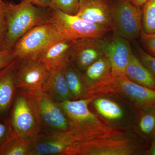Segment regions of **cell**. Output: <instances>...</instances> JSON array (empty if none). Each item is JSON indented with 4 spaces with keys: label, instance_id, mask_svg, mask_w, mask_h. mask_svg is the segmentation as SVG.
Returning a JSON list of instances; mask_svg holds the SVG:
<instances>
[{
    "label": "cell",
    "instance_id": "ba28073f",
    "mask_svg": "<svg viewBox=\"0 0 155 155\" xmlns=\"http://www.w3.org/2000/svg\"><path fill=\"white\" fill-rule=\"evenodd\" d=\"M134 150L130 140L113 137L75 142L64 155H128Z\"/></svg>",
    "mask_w": 155,
    "mask_h": 155
},
{
    "label": "cell",
    "instance_id": "e0dca14e",
    "mask_svg": "<svg viewBox=\"0 0 155 155\" xmlns=\"http://www.w3.org/2000/svg\"><path fill=\"white\" fill-rule=\"evenodd\" d=\"M18 59L3 69L0 76V113H5L11 105L16 86L15 70Z\"/></svg>",
    "mask_w": 155,
    "mask_h": 155
},
{
    "label": "cell",
    "instance_id": "7402d4cb",
    "mask_svg": "<svg viewBox=\"0 0 155 155\" xmlns=\"http://www.w3.org/2000/svg\"><path fill=\"white\" fill-rule=\"evenodd\" d=\"M98 112L102 116L110 120H116L122 118L123 112L117 104L111 100L100 98L94 101Z\"/></svg>",
    "mask_w": 155,
    "mask_h": 155
},
{
    "label": "cell",
    "instance_id": "9c48e42d",
    "mask_svg": "<svg viewBox=\"0 0 155 155\" xmlns=\"http://www.w3.org/2000/svg\"><path fill=\"white\" fill-rule=\"evenodd\" d=\"M50 71L38 60L18 59L15 70L16 88L28 91H45Z\"/></svg>",
    "mask_w": 155,
    "mask_h": 155
},
{
    "label": "cell",
    "instance_id": "ac0fdd59",
    "mask_svg": "<svg viewBox=\"0 0 155 155\" xmlns=\"http://www.w3.org/2000/svg\"><path fill=\"white\" fill-rule=\"evenodd\" d=\"M125 75L136 83L155 90V78L133 53L130 54Z\"/></svg>",
    "mask_w": 155,
    "mask_h": 155
},
{
    "label": "cell",
    "instance_id": "7a4b0ae2",
    "mask_svg": "<svg viewBox=\"0 0 155 155\" xmlns=\"http://www.w3.org/2000/svg\"><path fill=\"white\" fill-rule=\"evenodd\" d=\"M91 98L59 103L70 125L75 142L114 136V130L104 125L90 110Z\"/></svg>",
    "mask_w": 155,
    "mask_h": 155
},
{
    "label": "cell",
    "instance_id": "d4e9b609",
    "mask_svg": "<svg viewBox=\"0 0 155 155\" xmlns=\"http://www.w3.org/2000/svg\"><path fill=\"white\" fill-rule=\"evenodd\" d=\"M139 127L143 133L149 134L155 129V109L142 116L139 122Z\"/></svg>",
    "mask_w": 155,
    "mask_h": 155
},
{
    "label": "cell",
    "instance_id": "3957f363",
    "mask_svg": "<svg viewBox=\"0 0 155 155\" xmlns=\"http://www.w3.org/2000/svg\"><path fill=\"white\" fill-rule=\"evenodd\" d=\"M117 94H122L143 107L155 108V90L136 83L124 75H111L89 87L86 97L91 98L97 95Z\"/></svg>",
    "mask_w": 155,
    "mask_h": 155
},
{
    "label": "cell",
    "instance_id": "2e32d148",
    "mask_svg": "<svg viewBox=\"0 0 155 155\" xmlns=\"http://www.w3.org/2000/svg\"><path fill=\"white\" fill-rule=\"evenodd\" d=\"M44 92L58 103L73 100L64 74V67L50 71Z\"/></svg>",
    "mask_w": 155,
    "mask_h": 155
},
{
    "label": "cell",
    "instance_id": "83f0119b",
    "mask_svg": "<svg viewBox=\"0 0 155 155\" xmlns=\"http://www.w3.org/2000/svg\"><path fill=\"white\" fill-rule=\"evenodd\" d=\"M141 41L146 51L155 58V33L146 35L141 32Z\"/></svg>",
    "mask_w": 155,
    "mask_h": 155
},
{
    "label": "cell",
    "instance_id": "6da1fadb",
    "mask_svg": "<svg viewBox=\"0 0 155 155\" xmlns=\"http://www.w3.org/2000/svg\"><path fill=\"white\" fill-rule=\"evenodd\" d=\"M5 17L7 34L5 49H11L19 38L38 25L51 22L49 8L33 5L28 0L17 4H6Z\"/></svg>",
    "mask_w": 155,
    "mask_h": 155
},
{
    "label": "cell",
    "instance_id": "1f68e13d",
    "mask_svg": "<svg viewBox=\"0 0 155 155\" xmlns=\"http://www.w3.org/2000/svg\"><path fill=\"white\" fill-rule=\"evenodd\" d=\"M130 1L134 5L142 7L148 0H130Z\"/></svg>",
    "mask_w": 155,
    "mask_h": 155
},
{
    "label": "cell",
    "instance_id": "9a60e30c",
    "mask_svg": "<svg viewBox=\"0 0 155 155\" xmlns=\"http://www.w3.org/2000/svg\"><path fill=\"white\" fill-rule=\"evenodd\" d=\"M74 40L64 38L53 45L38 59L50 71L64 67L69 62L70 47Z\"/></svg>",
    "mask_w": 155,
    "mask_h": 155
},
{
    "label": "cell",
    "instance_id": "ffe728a7",
    "mask_svg": "<svg viewBox=\"0 0 155 155\" xmlns=\"http://www.w3.org/2000/svg\"><path fill=\"white\" fill-rule=\"evenodd\" d=\"M64 70L73 100L84 98L87 93V87L81 72L69 62L64 66Z\"/></svg>",
    "mask_w": 155,
    "mask_h": 155
},
{
    "label": "cell",
    "instance_id": "d6a6232c",
    "mask_svg": "<svg viewBox=\"0 0 155 155\" xmlns=\"http://www.w3.org/2000/svg\"><path fill=\"white\" fill-rule=\"evenodd\" d=\"M150 154L152 155H155V143L154 144L152 147L150 152Z\"/></svg>",
    "mask_w": 155,
    "mask_h": 155
},
{
    "label": "cell",
    "instance_id": "f1b7e54d",
    "mask_svg": "<svg viewBox=\"0 0 155 155\" xmlns=\"http://www.w3.org/2000/svg\"><path fill=\"white\" fill-rule=\"evenodd\" d=\"M17 59L14 50L3 49L0 51V70L5 68Z\"/></svg>",
    "mask_w": 155,
    "mask_h": 155
},
{
    "label": "cell",
    "instance_id": "4316f807",
    "mask_svg": "<svg viewBox=\"0 0 155 155\" xmlns=\"http://www.w3.org/2000/svg\"><path fill=\"white\" fill-rule=\"evenodd\" d=\"M139 54L141 63L148 69L155 78V57L151 55L142 49H140Z\"/></svg>",
    "mask_w": 155,
    "mask_h": 155
},
{
    "label": "cell",
    "instance_id": "d6986e66",
    "mask_svg": "<svg viewBox=\"0 0 155 155\" xmlns=\"http://www.w3.org/2000/svg\"><path fill=\"white\" fill-rule=\"evenodd\" d=\"M81 75L87 87L101 81L112 75L110 61L104 56L95 61L83 72Z\"/></svg>",
    "mask_w": 155,
    "mask_h": 155
},
{
    "label": "cell",
    "instance_id": "603a6c76",
    "mask_svg": "<svg viewBox=\"0 0 155 155\" xmlns=\"http://www.w3.org/2000/svg\"><path fill=\"white\" fill-rule=\"evenodd\" d=\"M155 33V0H148L142 7V32Z\"/></svg>",
    "mask_w": 155,
    "mask_h": 155
},
{
    "label": "cell",
    "instance_id": "f546056e",
    "mask_svg": "<svg viewBox=\"0 0 155 155\" xmlns=\"http://www.w3.org/2000/svg\"><path fill=\"white\" fill-rule=\"evenodd\" d=\"M13 134L11 126L0 123V151L7 141Z\"/></svg>",
    "mask_w": 155,
    "mask_h": 155
},
{
    "label": "cell",
    "instance_id": "484cf974",
    "mask_svg": "<svg viewBox=\"0 0 155 155\" xmlns=\"http://www.w3.org/2000/svg\"><path fill=\"white\" fill-rule=\"evenodd\" d=\"M6 4L2 0H0V51L5 49L7 34V25L5 17Z\"/></svg>",
    "mask_w": 155,
    "mask_h": 155
},
{
    "label": "cell",
    "instance_id": "7c38bea8",
    "mask_svg": "<svg viewBox=\"0 0 155 155\" xmlns=\"http://www.w3.org/2000/svg\"><path fill=\"white\" fill-rule=\"evenodd\" d=\"M103 48L111 67L113 76L125 75V69L132 53L127 40L114 33L110 38H104Z\"/></svg>",
    "mask_w": 155,
    "mask_h": 155
},
{
    "label": "cell",
    "instance_id": "8fae6325",
    "mask_svg": "<svg viewBox=\"0 0 155 155\" xmlns=\"http://www.w3.org/2000/svg\"><path fill=\"white\" fill-rule=\"evenodd\" d=\"M103 38H87L75 40L69 50V62L83 72L95 61L105 56Z\"/></svg>",
    "mask_w": 155,
    "mask_h": 155
},
{
    "label": "cell",
    "instance_id": "cb8c5ba5",
    "mask_svg": "<svg viewBox=\"0 0 155 155\" xmlns=\"http://www.w3.org/2000/svg\"><path fill=\"white\" fill-rule=\"evenodd\" d=\"M80 0H52L50 8L58 9L66 14L76 15Z\"/></svg>",
    "mask_w": 155,
    "mask_h": 155
},
{
    "label": "cell",
    "instance_id": "277c9868",
    "mask_svg": "<svg viewBox=\"0 0 155 155\" xmlns=\"http://www.w3.org/2000/svg\"><path fill=\"white\" fill-rule=\"evenodd\" d=\"M13 133L19 137H31L42 132L38 104L30 92L18 89L11 120Z\"/></svg>",
    "mask_w": 155,
    "mask_h": 155
},
{
    "label": "cell",
    "instance_id": "836d02e7",
    "mask_svg": "<svg viewBox=\"0 0 155 155\" xmlns=\"http://www.w3.org/2000/svg\"><path fill=\"white\" fill-rule=\"evenodd\" d=\"M1 69V70H0V76H1V75H2V73L3 71V69Z\"/></svg>",
    "mask_w": 155,
    "mask_h": 155
},
{
    "label": "cell",
    "instance_id": "8992f818",
    "mask_svg": "<svg viewBox=\"0 0 155 155\" xmlns=\"http://www.w3.org/2000/svg\"><path fill=\"white\" fill-rule=\"evenodd\" d=\"M51 22L65 38L75 40L81 38H103L110 28L89 22L76 15L66 14L56 8H49Z\"/></svg>",
    "mask_w": 155,
    "mask_h": 155
},
{
    "label": "cell",
    "instance_id": "52a82bcc",
    "mask_svg": "<svg viewBox=\"0 0 155 155\" xmlns=\"http://www.w3.org/2000/svg\"><path fill=\"white\" fill-rule=\"evenodd\" d=\"M114 33L127 40L142 32V7L130 0H110Z\"/></svg>",
    "mask_w": 155,
    "mask_h": 155
},
{
    "label": "cell",
    "instance_id": "4dcf8cb0",
    "mask_svg": "<svg viewBox=\"0 0 155 155\" xmlns=\"http://www.w3.org/2000/svg\"><path fill=\"white\" fill-rule=\"evenodd\" d=\"M33 5L41 8H50L52 0H28Z\"/></svg>",
    "mask_w": 155,
    "mask_h": 155
},
{
    "label": "cell",
    "instance_id": "5bb4252c",
    "mask_svg": "<svg viewBox=\"0 0 155 155\" xmlns=\"http://www.w3.org/2000/svg\"><path fill=\"white\" fill-rule=\"evenodd\" d=\"M76 15L89 22L113 30L110 0H80Z\"/></svg>",
    "mask_w": 155,
    "mask_h": 155
},
{
    "label": "cell",
    "instance_id": "30bf717a",
    "mask_svg": "<svg viewBox=\"0 0 155 155\" xmlns=\"http://www.w3.org/2000/svg\"><path fill=\"white\" fill-rule=\"evenodd\" d=\"M29 92L33 94L37 101L42 129L45 128V132H63L70 130L69 121L59 103L45 92Z\"/></svg>",
    "mask_w": 155,
    "mask_h": 155
},
{
    "label": "cell",
    "instance_id": "5b68a950",
    "mask_svg": "<svg viewBox=\"0 0 155 155\" xmlns=\"http://www.w3.org/2000/svg\"><path fill=\"white\" fill-rule=\"evenodd\" d=\"M64 38L55 25L49 22L31 29L12 49L17 59L38 60L50 47Z\"/></svg>",
    "mask_w": 155,
    "mask_h": 155
},
{
    "label": "cell",
    "instance_id": "4fadbf2b",
    "mask_svg": "<svg viewBox=\"0 0 155 155\" xmlns=\"http://www.w3.org/2000/svg\"><path fill=\"white\" fill-rule=\"evenodd\" d=\"M75 140L70 130L41 132L37 136L30 155H64Z\"/></svg>",
    "mask_w": 155,
    "mask_h": 155
},
{
    "label": "cell",
    "instance_id": "44dd1931",
    "mask_svg": "<svg viewBox=\"0 0 155 155\" xmlns=\"http://www.w3.org/2000/svg\"><path fill=\"white\" fill-rule=\"evenodd\" d=\"M36 136L19 137L13 133L3 147L0 151V155H30Z\"/></svg>",
    "mask_w": 155,
    "mask_h": 155
}]
</instances>
